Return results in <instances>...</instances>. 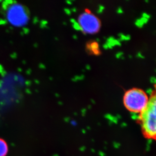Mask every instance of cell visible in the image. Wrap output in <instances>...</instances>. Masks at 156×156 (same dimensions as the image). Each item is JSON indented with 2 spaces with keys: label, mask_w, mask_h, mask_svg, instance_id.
I'll return each mask as SVG.
<instances>
[{
  "label": "cell",
  "mask_w": 156,
  "mask_h": 156,
  "mask_svg": "<svg viewBox=\"0 0 156 156\" xmlns=\"http://www.w3.org/2000/svg\"><path fill=\"white\" fill-rule=\"evenodd\" d=\"M141 127L143 136L147 140H156V97L155 94L149 100L146 109L140 113L137 120Z\"/></svg>",
  "instance_id": "1"
},
{
  "label": "cell",
  "mask_w": 156,
  "mask_h": 156,
  "mask_svg": "<svg viewBox=\"0 0 156 156\" xmlns=\"http://www.w3.org/2000/svg\"><path fill=\"white\" fill-rule=\"evenodd\" d=\"M149 97L146 92L139 88L128 90L124 96V106L128 111L133 113H140L147 107Z\"/></svg>",
  "instance_id": "2"
},
{
  "label": "cell",
  "mask_w": 156,
  "mask_h": 156,
  "mask_svg": "<svg viewBox=\"0 0 156 156\" xmlns=\"http://www.w3.org/2000/svg\"><path fill=\"white\" fill-rule=\"evenodd\" d=\"M78 22L80 29L85 33H96L100 28V20L89 10L85 11L79 16Z\"/></svg>",
  "instance_id": "3"
},
{
  "label": "cell",
  "mask_w": 156,
  "mask_h": 156,
  "mask_svg": "<svg viewBox=\"0 0 156 156\" xmlns=\"http://www.w3.org/2000/svg\"><path fill=\"white\" fill-rule=\"evenodd\" d=\"M7 17L9 22L16 26L24 25L28 20V16L25 9L18 4H13L9 8Z\"/></svg>",
  "instance_id": "4"
},
{
  "label": "cell",
  "mask_w": 156,
  "mask_h": 156,
  "mask_svg": "<svg viewBox=\"0 0 156 156\" xmlns=\"http://www.w3.org/2000/svg\"><path fill=\"white\" fill-rule=\"evenodd\" d=\"M8 148L6 141L0 139V156H6L7 154Z\"/></svg>",
  "instance_id": "5"
}]
</instances>
